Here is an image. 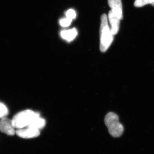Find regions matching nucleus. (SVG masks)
Listing matches in <instances>:
<instances>
[{
	"mask_svg": "<svg viewBox=\"0 0 154 154\" xmlns=\"http://www.w3.org/2000/svg\"><path fill=\"white\" fill-rule=\"evenodd\" d=\"M152 5L153 6H154V2L152 4Z\"/></svg>",
	"mask_w": 154,
	"mask_h": 154,
	"instance_id": "obj_14",
	"label": "nucleus"
},
{
	"mask_svg": "<svg viewBox=\"0 0 154 154\" xmlns=\"http://www.w3.org/2000/svg\"><path fill=\"white\" fill-rule=\"evenodd\" d=\"M154 0H136L134 3L135 7L140 8L148 4H152Z\"/></svg>",
	"mask_w": 154,
	"mask_h": 154,
	"instance_id": "obj_10",
	"label": "nucleus"
},
{
	"mask_svg": "<svg viewBox=\"0 0 154 154\" xmlns=\"http://www.w3.org/2000/svg\"><path fill=\"white\" fill-rule=\"evenodd\" d=\"M72 19H69L68 18H64V19H61L60 21V24L61 26L63 27H68L70 25L72 22Z\"/></svg>",
	"mask_w": 154,
	"mask_h": 154,
	"instance_id": "obj_12",
	"label": "nucleus"
},
{
	"mask_svg": "<svg viewBox=\"0 0 154 154\" xmlns=\"http://www.w3.org/2000/svg\"><path fill=\"white\" fill-rule=\"evenodd\" d=\"M78 34L76 29L75 28L69 30H63L61 32L60 35L62 38L68 42L72 41Z\"/></svg>",
	"mask_w": 154,
	"mask_h": 154,
	"instance_id": "obj_8",
	"label": "nucleus"
},
{
	"mask_svg": "<svg viewBox=\"0 0 154 154\" xmlns=\"http://www.w3.org/2000/svg\"><path fill=\"white\" fill-rule=\"evenodd\" d=\"M105 123L109 134L114 137H120L124 131V127L119 122L118 115L113 112H109L105 116Z\"/></svg>",
	"mask_w": 154,
	"mask_h": 154,
	"instance_id": "obj_3",
	"label": "nucleus"
},
{
	"mask_svg": "<svg viewBox=\"0 0 154 154\" xmlns=\"http://www.w3.org/2000/svg\"><path fill=\"white\" fill-rule=\"evenodd\" d=\"M101 22L100 49L102 52H105L112 44L113 40V35L108 26L106 14L102 15Z\"/></svg>",
	"mask_w": 154,
	"mask_h": 154,
	"instance_id": "obj_1",
	"label": "nucleus"
},
{
	"mask_svg": "<svg viewBox=\"0 0 154 154\" xmlns=\"http://www.w3.org/2000/svg\"><path fill=\"white\" fill-rule=\"evenodd\" d=\"M66 16L67 18L72 19H75L76 17V14L74 10L72 9H69L67 11L66 13Z\"/></svg>",
	"mask_w": 154,
	"mask_h": 154,
	"instance_id": "obj_13",
	"label": "nucleus"
},
{
	"mask_svg": "<svg viewBox=\"0 0 154 154\" xmlns=\"http://www.w3.org/2000/svg\"><path fill=\"white\" fill-rule=\"evenodd\" d=\"M13 125L12 120L5 117L0 120V131L7 135L13 136L16 131Z\"/></svg>",
	"mask_w": 154,
	"mask_h": 154,
	"instance_id": "obj_4",
	"label": "nucleus"
},
{
	"mask_svg": "<svg viewBox=\"0 0 154 154\" xmlns=\"http://www.w3.org/2000/svg\"><path fill=\"white\" fill-rule=\"evenodd\" d=\"M45 124L46 122L44 119L42 118L39 116L33 119V121L31 122V123L28 127L39 130L45 126Z\"/></svg>",
	"mask_w": 154,
	"mask_h": 154,
	"instance_id": "obj_9",
	"label": "nucleus"
},
{
	"mask_svg": "<svg viewBox=\"0 0 154 154\" xmlns=\"http://www.w3.org/2000/svg\"><path fill=\"white\" fill-rule=\"evenodd\" d=\"M108 19L111 26V33L113 35H116L118 33L119 30L120 19L111 11L109 12Z\"/></svg>",
	"mask_w": 154,
	"mask_h": 154,
	"instance_id": "obj_7",
	"label": "nucleus"
},
{
	"mask_svg": "<svg viewBox=\"0 0 154 154\" xmlns=\"http://www.w3.org/2000/svg\"><path fill=\"white\" fill-rule=\"evenodd\" d=\"M8 114V110L5 104L0 102V119L6 117Z\"/></svg>",
	"mask_w": 154,
	"mask_h": 154,
	"instance_id": "obj_11",
	"label": "nucleus"
},
{
	"mask_svg": "<svg viewBox=\"0 0 154 154\" xmlns=\"http://www.w3.org/2000/svg\"><path fill=\"white\" fill-rule=\"evenodd\" d=\"M16 133L19 137L30 139L38 137L40 135V131L39 130L27 127L25 128L17 129Z\"/></svg>",
	"mask_w": 154,
	"mask_h": 154,
	"instance_id": "obj_5",
	"label": "nucleus"
},
{
	"mask_svg": "<svg viewBox=\"0 0 154 154\" xmlns=\"http://www.w3.org/2000/svg\"><path fill=\"white\" fill-rule=\"evenodd\" d=\"M108 4L111 9V11L120 20L123 19L121 0H108Z\"/></svg>",
	"mask_w": 154,
	"mask_h": 154,
	"instance_id": "obj_6",
	"label": "nucleus"
},
{
	"mask_svg": "<svg viewBox=\"0 0 154 154\" xmlns=\"http://www.w3.org/2000/svg\"><path fill=\"white\" fill-rule=\"evenodd\" d=\"M40 116L39 113L30 110H23L16 114L12 119L15 128L21 129L27 127L36 117Z\"/></svg>",
	"mask_w": 154,
	"mask_h": 154,
	"instance_id": "obj_2",
	"label": "nucleus"
}]
</instances>
